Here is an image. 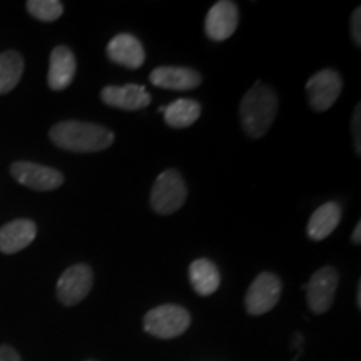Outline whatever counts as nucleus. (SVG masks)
Segmentation results:
<instances>
[{
  "label": "nucleus",
  "instance_id": "9b49d317",
  "mask_svg": "<svg viewBox=\"0 0 361 361\" xmlns=\"http://www.w3.org/2000/svg\"><path fill=\"white\" fill-rule=\"evenodd\" d=\"M101 99L107 106L123 111H141L151 104V94L144 85H106L101 90Z\"/></svg>",
  "mask_w": 361,
  "mask_h": 361
},
{
  "label": "nucleus",
  "instance_id": "6e6552de",
  "mask_svg": "<svg viewBox=\"0 0 361 361\" xmlns=\"http://www.w3.org/2000/svg\"><path fill=\"white\" fill-rule=\"evenodd\" d=\"M340 283L338 271L331 266H324L311 276L306 284V295H308V306L314 314H323L331 308L335 301L336 288Z\"/></svg>",
  "mask_w": 361,
  "mask_h": 361
},
{
  "label": "nucleus",
  "instance_id": "a878e982",
  "mask_svg": "<svg viewBox=\"0 0 361 361\" xmlns=\"http://www.w3.org/2000/svg\"><path fill=\"white\" fill-rule=\"evenodd\" d=\"M87 361H94V360H87Z\"/></svg>",
  "mask_w": 361,
  "mask_h": 361
},
{
  "label": "nucleus",
  "instance_id": "f03ea898",
  "mask_svg": "<svg viewBox=\"0 0 361 361\" xmlns=\"http://www.w3.org/2000/svg\"><path fill=\"white\" fill-rule=\"evenodd\" d=\"M278 114V97L263 82H256L247 90L239 106V117L245 133L251 139H259L268 133Z\"/></svg>",
  "mask_w": 361,
  "mask_h": 361
},
{
  "label": "nucleus",
  "instance_id": "f8f14e48",
  "mask_svg": "<svg viewBox=\"0 0 361 361\" xmlns=\"http://www.w3.org/2000/svg\"><path fill=\"white\" fill-rule=\"evenodd\" d=\"M107 57L128 69H139L146 61V52H144L141 40L135 35L119 34L107 44Z\"/></svg>",
  "mask_w": 361,
  "mask_h": 361
},
{
  "label": "nucleus",
  "instance_id": "20e7f679",
  "mask_svg": "<svg viewBox=\"0 0 361 361\" xmlns=\"http://www.w3.org/2000/svg\"><path fill=\"white\" fill-rule=\"evenodd\" d=\"M186 197L188 188L179 171L166 169L151 189V207L157 214H173L183 207Z\"/></svg>",
  "mask_w": 361,
  "mask_h": 361
},
{
  "label": "nucleus",
  "instance_id": "412c9836",
  "mask_svg": "<svg viewBox=\"0 0 361 361\" xmlns=\"http://www.w3.org/2000/svg\"><path fill=\"white\" fill-rule=\"evenodd\" d=\"M351 134H353L355 151L361 152V104H356L353 117H351Z\"/></svg>",
  "mask_w": 361,
  "mask_h": 361
},
{
  "label": "nucleus",
  "instance_id": "f257e3e1",
  "mask_svg": "<svg viewBox=\"0 0 361 361\" xmlns=\"http://www.w3.org/2000/svg\"><path fill=\"white\" fill-rule=\"evenodd\" d=\"M51 141L71 152H99L111 147L114 133L104 126L82 121H64L51 129Z\"/></svg>",
  "mask_w": 361,
  "mask_h": 361
},
{
  "label": "nucleus",
  "instance_id": "393cba45",
  "mask_svg": "<svg viewBox=\"0 0 361 361\" xmlns=\"http://www.w3.org/2000/svg\"><path fill=\"white\" fill-rule=\"evenodd\" d=\"M356 306L361 308V283H358V296H356Z\"/></svg>",
  "mask_w": 361,
  "mask_h": 361
},
{
  "label": "nucleus",
  "instance_id": "423d86ee",
  "mask_svg": "<svg viewBox=\"0 0 361 361\" xmlns=\"http://www.w3.org/2000/svg\"><path fill=\"white\" fill-rule=\"evenodd\" d=\"M94 284L92 268L87 264H74L67 268L57 281V298L64 306H75L89 295Z\"/></svg>",
  "mask_w": 361,
  "mask_h": 361
},
{
  "label": "nucleus",
  "instance_id": "b1692460",
  "mask_svg": "<svg viewBox=\"0 0 361 361\" xmlns=\"http://www.w3.org/2000/svg\"><path fill=\"white\" fill-rule=\"evenodd\" d=\"M351 241L355 243V245H360L361 243V223L356 224L355 231H353V236H351Z\"/></svg>",
  "mask_w": 361,
  "mask_h": 361
},
{
  "label": "nucleus",
  "instance_id": "4be33fe9",
  "mask_svg": "<svg viewBox=\"0 0 361 361\" xmlns=\"http://www.w3.org/2000/svg\"><path fill=\"white\" fill-rule=\"evenodd\" d=\"M351 39L356 45H361V8H355V12L351 13Z\"/></svg>",
  "mask_w": 361,
  "mask_h": 361
},
{
  "label": "nucleus",
  "instance_id": "a211bd4d",
  "mask_svg": "<svg viewBox=\"0 0 361 361\" xmlns=\"http://www.w3.org/2000/svg\"><path fill=\"white\" fill-rule=\"evenodd\" d=\"M201 104L194 99H178L173 104L164 107L166 124L174 129L189 128L200 119Z\"/></svg>",
  "mask_w": 361,
  "mask_h": 361
},
{
  "label": "nucleus",
  "instance_id": "5701e85b",
  "mask_svg": "<svg viewBox=\"0 0 361 361\" xmlns=\"http://www.w3.org/2000/svg\"><path fill=\"white\" fill-rule=\"evenodd\" d=\"M0 361H22L20 355L11 345L0 346Z\"/></svg>",
  "mask_w": 361,
  "mask_h": 361
},
{
  "label": "nucleus",
  "instance_id": "f3484780",
  "mask_svg": "<svg viewBox=\"0 0 361 361\" xmlns=\"http://www.w3.org/2000/svg\"><path fill=\"white\" fill-rule=\"evenodd\" d=\"M189 281L194 291L201 296H209L218 291L221 284V274L218 266L209 259H196L189 266Z\"/></svg>",
  "mask_w": 361,
  "mask_h": 361
},
{
  "label": "nucleus",
  "instance_id": "ddd939ff",
  "mask_svg": "<svg viewBox=\"0 0 361 361\" xmlns=\"http://www.w3.org/2000/svg\"><path fill=\"white\" fill-rule=\"evenodd\" d=\"M75 62L74 52L67 45H57L51 52V62H49L47 82L52 90H64L72 84L75 78Z\"/></svg>",
  "mask_w": 361,
  "mask_h": 361
},
{
  "label": "nucleus",
  "instance_id": "dca6fc26",
  "mask_svg": "<svg viewBox=\"0 0 361 361\" xmlns=\"http://www.w3.org/2000/svg\"><path fill=\"white\" fill-rule=\"evenodd\" d=\"M341 221V206L336 201L324 202L311 214L308 221V238L313 241H322V239L328 238L335 229L338 228Z\"/></svg>",
  "mask_w": 361,
  "mask_h": 361
},
{
  "label": "nucleus",
  "instance_id": "39448f33",
  "mask_svg": "<svg viewBox=\"0 0 361 361\" xmlns=\"http://www.w3.org/2000/svg\"><path fill=\"white\" fill-rule=\"evenodd\" d=\"M283 284L274 273H261L251 283L246 293L245 305L246 311L252 316H261L268 313L278 305L281 296Z\"/></svg>",
  "mask_w": 361,
  "mask_h": 361
},
{
  "label": "nucleus",
  "instance_id": "7ed1b4c3",
  "mask_svg": "<svg viewBox=\"0 0 361 361\" xmlns=\"http://www.w3.org/2000/svg\"><path fill=\"white\" fill-rule=\"evenodd\" d=\"M191 314L179 305H161L144 316V331L159 340H173L188 331Z\"/></svg>",
  "mask_w": 361,
  "mask_h": 361
},
{
  "label": "nucleus",
  "instance_id": "6ab92c4d",
  "mask_svg": "<svg viewBox=\"0 0 361 361\" xmlns=\"http://www.w3.org/2000/svg\"><path fill=\"white\" fill-rule=\"evenodd\" d=\"M22 74H24V59L19 52L6 51L0 54V94H7L17 87Z\"/></svg>",
  "mask_w": 361,
  "mask_h": 361
},
{
  "label": "nucleus",
  "instance_id": "2eb2a0df",
  "mask_svg": "<svg viewBox=\"0 0 361 361\" xmlns=\"http://www.w3.org/2000/svg\"><path fill=\"white\" fill-rule=\"evenodd\" d=\"M37 236V226L30 219H16L0 228V251L13 255L25 250Z\"/></svg>",
  "mask_w": 361,
  "mask_h": 361
},
{
  "label": "nucleus",
  "instance_id": "4468645a",
  "mask_svg": "<svg viewBox=\"0 0 361 361\" xmlns=\"http://www.w3.org/2000/svg\"><path fill=\"white\" fill-rule=\"evenodd\" d=\"M151 82L156 87L171 90H191L202 82L201 74L191 67L162 66L151 72Z\"/></svg>",
  "mask_w": 361,
  "mask_h": 361
},
{
  "label": "nucleus",
  "instance_id": "0eeeda50",
  "mask_svg": "<svg viewBox=\"0 0 361 361\" xmlns=\"http://www.w3.org/2000/svg\"><path fill=\"white\" fill-rule=\"evenodd\" d=\"M343 89L341 75L333 69H323L306 82V94L311 109L324 112L333 106L340 97Z\"/></svg>",
  "mask_w": 361,
  "mask_h": 361
},
{
  "label": "nucleus",
  "instance_id": "aec40b11",
  "mask_svg": "<svg viewBox=\"0 0 361 361\" xmlns=\"http://www.w3.org/2000/svg\"><path fill=\"white\" fill-rule=\"evenodd\" d=\"M27 11L35 19L42 22H54L64 13V6L59 0H29Z\"/></svg>",
  "mask_w": 361,
  "mask_h": 361
},
{
  "label": "nucleus",
  "instance_id": "1a4fd4ad",
  "mask_svg": "<svg viewBox=\"0 0 361 361\" xmlns=\"http://www.w3.org/2000/svg\"><path fill=\"white\" fill-rule=\"evenodd\" d=\"M11 174L22 186L34 189V191H52L64 184V176L57 169L47 166L35 164V162L19 161L11 166Z\"/></svg>",
  "mask_w": 361,
  "mask_h": 361
},
{
  "label": "nucleus",
  "instance_id": "9d476101",
  "mask_svg": "<svg viewBox=\"0 0 361 361\" xmlns=\"http://www.w3.org/2000/svg\"><path fill=\"white\" fill-rule=\"evenodd\" d=\"M239 24V11L238 6L229 0H221L216 2L211 11L207 12L204 30L211 40L221 42V40L229 39L236 32Z\"/></svg>",
  "mask_w": 361,
  "mask_h": 361
}]
</instances>
